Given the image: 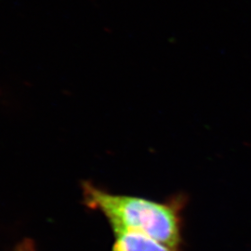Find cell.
Listing matches in <instances>:
<instances>
[{
  "mask_svg": "<svg viewBox=\"0 0 251 251\" xmlns=\"http://www.w3.org/2000/svg\"><path fill=\"white\" fill-rule=\"evenodd\" d=\"M114 233L113 251H180L140 232L117 230Z\"/></svg>",
  "mask_w": 251,
  "mask_h": 251,
  "instance_id": "obj_2",
  "label": "cell"
},
{
  "mask_svg": "<svg viewBox=\"0 0 251 251\" xmlns=\"http://www.w3.org/2000/svg\"><path fill=\"white\" fill-rule=\"evenodd\" d=\"M88 206L102 212L114 231L130 230L144 233L172 249L182 245V210L186 199L181 196L167 201L113 195L90 183L84 184Z\"/></svg>",
  "mask_w": 251,
  "mask_h": 251,
  "instance_id": "obj_1",
  "label": "cell"
}]
</instances>
